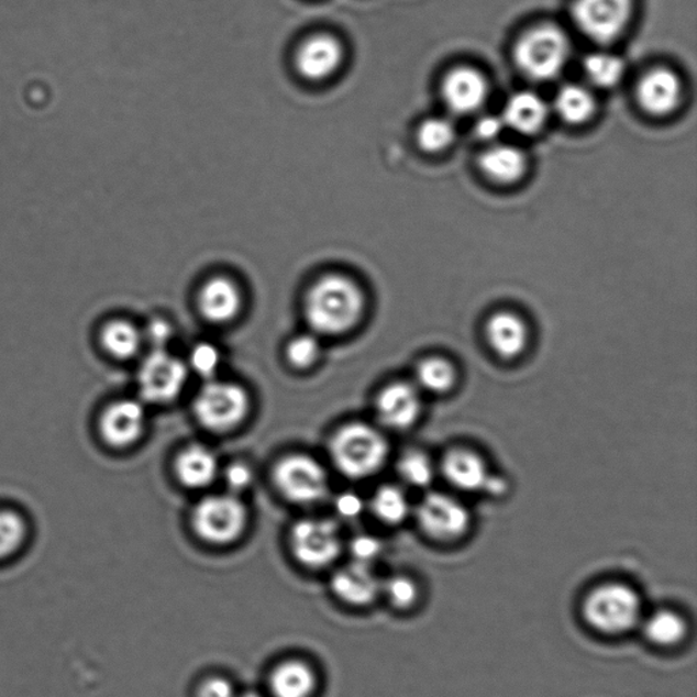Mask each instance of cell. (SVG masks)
I'll use <instances>...</instances> for the list:
<instances>
[{"label": "cell", "instance_id": "obj_23", "mask_svg": "<svg viewBox=\"0 0 697 697\" xmlns=\"http://www.w3.org/2000/svg\"><path fill=\"white\" fill-rule=\"evenodd\" d=\"M219 462L215 455L203 445L193 444L182 451L176 461L177 478L191 489L208 487L217 476Z\"/></svg>", "mask_w": 697, "mask_h": 697}, {"label": "cell", "instance_id": "obj_43", "mask_svg": "<svg viewBox=\"0 0 697 697\" xmlns=\"http://www.w3.org/2000/svg\"><path fill=\"white\" fill-rule=\"evenodd\" d=\"M240 697H262V696L258 695V694H255V693H247V694H244L243 696H240Z\"/></svg>", "mask_w": 697, "mask_h": 697}, {"label": "cell", "instance_id": "obj_38", "mask_svg": "<svg viewBox=\"0 0 697 697\" xmlns=\"http://www.w3.org/2000/svg\"><path fill=\"white\" fill-rule=\"evenodd\" d=\"M225 482L233 493H243L254 482V473L245 464H233L226 468Z\"/></svg>", "mask_w": 697, "mask_h": 697}, {"label": "cell", "instance_id": "obj_22", "mask_svg": "<svg viewBox=\"0 0 697 697\" xmlns=\"http://www.w3.org/2000/svg\"><path fill=\"white\" fill-rule=\"evenodd\" d=\"M316 688V673L306 662L290 660L274 667L270 676L274 697H311Z\"/></svg>", "mask_w": 697, "mask_h": 697}, {"label": "cell", "instance_id": "obj_25", "mask_svg": "<svg viewBox=\"0 0 697 697\" xmlns=\"http://www.w3.org/2000/svg\"><path fill=\"white\" fill-rule=\"evenodd\" d=\"M416 386L431 396H444L458 383V370L453 362L442 356L421 359L416 369Z\"/></svg>", "mask_w": 697, "mask_h": 697}, {"label": "cell", "instance_id": "obj_34", "mask_svg": "<svg viewBox=\"0 0 697 697\" xmlns=\"http://www.w3.org/2000/svg\"><path fill=\"white\" fill-rule=\"evenodd\" d=\"M381 594H385L394 607L407 609L416 602L419 590H417L413 580L405 578V576H394V578L381 583Z\"/></svg>", "mask_w": 697, "mask_h": 697}, {"label": "cell", "instance_id": "obj_28", "mask_svg": "<svg viewBox=\"0 0 697 697\" xmlns=\"http://www.w3.org/2000/svg\"><path fill=\"white\" fill-rule=\"evenodd\" d=\"M399 476L410 487L430 488L436 477V466L424 451L410 450L399 458L397 464Z\"/></svg>", "mask_w": 697, "mask_h": 697}, {"label": "cell", "instance_id": "obj_24", "mask_svg": "<svg viewBox=\"0 0 697 697\" xmlns=\"http://www.w3.org/2000/svg\"><path fill=\"white\" fill-rule=\"evenodd\" d=\"M483 173L495 181L513 182L524 175L528 158L521 148L511 145L490 146L479 159Z\"/></svg>", "mask_w": 697, "mask_h": 697}, {"label": "cell", "instance_id": "obj_7", "mask_svg": "<svg viewBox=\"0 0 697 697\" xmlns=\"http://www.w3.org/2000/svg\"><path fill=\"white\" fill-rule=\"evenodd\" d=\"M274 482L285 499L296 505H316L329 494V476L308 455H290L274 468Z\"/></svg>", "mask_w": 697, "mask_h": 697}, {"label": "cell", "instance_id": "obj_26", "mask_svg": "<svg viewBox=\"0 0 697 697\" xmlns=\"http://www.w3.org/2000/svg\"><path fill=\"white\" fill-rule=\"evenodd\" d=\"M101 345L112 357L128 359L139 353L142 334L128 320H111L101 330Z\"/></svg>", "mask_w": 697, "mask_h": 697}, {"label": "cell", "instance_id": "obj_13", "mask_svg": "<svg viewBox=\"0 0 697 697\" xmlns=\"http://www.w3.org/2000/svg\"><path fill=\"white\" fill-rule=\"evenodd\" d=\"M421 411V391L407 381H396L383 388L376 399V414L383 425L394 431L409 430L419 421Z\"/></svg>", "mask_w": 697, "mask_h": 697}, {"label": "cell", "instance_id": "obj_27", "mask_svg": "<svg viewBox=\"0 0 697 697\" xmlns=\"http://www.w3.org/2000/svg\"><path fill=\"white\" fill-rule=\"evenodd\" d=\"M557 115L569 124L587 122L596 111V101L587 89L579 85H565L554 99Z\"/></svg>", "mask_w": 697, "mask_h": 697}, {"label": "cell", "instance_id": "obj_20", "mask_svg": "<svg viewBox=\"0 0 697 697\" xmlns=\"http://www.w3.org/2000/svg\"><path fill=\"white\" fill-rule=\"evenodd\" d=\"M242 307V296L231 279L213 278L204 285L199 295L202 316L213 323H228L237 317Z\"/></svg>", "mask_w": 697, "mask_h": 697}, {"label": "cell", "instance_id": "obj_3", "mask_svg": "<svg viewBox=\"0 0 697 697\" xmlns=\"http://www.w3.org/2000/svg\"><path fill=\"white\" fill-rule=\"evenodd\" d=\"M569 58V44L556 26L542 25L525 33L516 47V62L533 81H551L562 74Z\"/></svg>", "mask_w": 697, "mask_h": 697}, {"label": "cell", "instance_id": "obj_14", "mask_svg": "<svg viewBox=\"0 0 697 697\" xmlns=\"http://www.w3.org/2000/svg\"><path fill=\"white\" fill-rule=\"evenodd\" d=\"M145 409L140 402L124 399L113 402L100 417V433L111 447L124 449L134 444L144 433Z\"/></svg>", "mask_w": 697, "mask_h": 697}, {"label": "cell", "instance_id": "obj_21", "mask_svg": "<svg viewBox=\"0 0 697 697\" xmlns=\"http://www.w3.org/2000/svg\"><path fill=\"white\" fill-rule=\"evenodd\" d=\"M501 119L518 133L535 134L546 122L547 106L534 91H519L508 100Z\"/></svg>", "mask_w": 697, "mask_h": 697}, {"label": "cell", "instance_id": "obj_5", "mask_svg": "<svg viewBox=\"0 0 697 697\" xmlns=\"http://www.w3.org/2000/svg\"><path fill=\"white\" fill-rule=\"evenodd\" d=\"M588 624L605 633H621L637 626L640 617L638 594L624 585H604L586 598L583 607Z\"/></svg>", "mask_w": 697, "mask_h": 697}, {"label": "cell", "instance_id": "obj_10", "mask_svg": "<svg viewBox=\"0 0 697 697\" xmlns=\"http://www.w3.org/2000/svg\"><path fill=\"white\" fill-rule=\"evenodd\" d=\"M632 10V0H575L573 16L585 36L607 44L626 31Z\"/></svg>", "mask_w": 697, "mask_h": 697}, {"label": "cell", "instance_id": "obj_30", "mask_svg": "<svg viewBox=\"0 0 697 697\" xmlns=\"http://www.w3.org/2000/svg\"><path fill=\"white\" fill-rule=\"evenodd\" d=\"M645 637L659 645H673L685 635V622L676 613L668 610L656 611L644 626Z\"/></svg>", "mask_w": 697, "mask_h": 697}, {"label": "cell", "instance_id": "obj_41", "mask_svg": "<svg viewBox=\"0 0 697 697\" xmlns=\"http://www.w3.org/2000/svg\"><path fill=\"white\" fill-rule=\"evenodd\" d=\"M335 510L346 519L357 518L364 511V501L358 495L346 493L336 499Z\"/></svg>", "mask_w": 697, "mask_h": 697}, {"label": "cell", "instance_id": "obj_36", "mask_svg": "<svg viewBox=\"0 0 697 697\" xmlns=\"http://www.w3.org/2000/svg\"><path fill=\"white\" fill-rule=\"evenodd\" d=\"M221 364L219 348L211 344H199L192 348L190 365L203 379H213Z\"/></svg>", "mask_w": 697, "mask_h": 697}, {"label": "cell", "instance_id": "obj_1", "mask_svg": "<svg viewBox=\"0 0 697 697\" xmlns=\"http://www.w3.org/2000/svg\"><path fill=\"white\" fill-rule=\"evenodd\" d=\"M364 295L351 278L325 276L313 285L306 301V318L313 331L324 335H341L362 319Z\"/></svg>", "mask_w": 697, "mask_h": 697}, {"label": "cell", "instance_id": "obj_4", "mask_svg": "<svg viewBox=\"0 0 697 697\" xmlns=\"http://www.w3.org/2000/svg\"><path fill=\"white\" fill-rule=\"evenodd\" d=\"M250 411V398L242 386L211 380L199 391L193 402L199 424L206 430L222 433L233 430Z\"/></svg>", "mask_w": 697, "mask_h": 697}, {"label": "cell", "instance_id": "obj_32", "mask_svg": "<svg viewBox=\"0 0 697 697\" xmlns=\"http://www.w3.org/2000/svg\"><path fill=\"white\" fill-rule=\"evenodd\" d=\"M455 136V125L450 119L432 118L420 125L417 140L424 151L436 153L453 144Z\"/></svg>", "mask_w": 697, "mask_h": 697}, {"label": "cell", "instance_id": "obj_37", "mask_svg": "<svg viewBox=\"0 0 697 697\" xmlns=\"http://www.w3.org/2000/svg\"><path fill=\"white\" fill-rule=\"evenodd\" d=\"M352 556L354 562L373 565L383 552L380 540L373 535H358L352 541Z\"/></svg>", "mask_w": 697, "mask_h": 697}, {"label": "cell", "instance_id": "obj_39", "mask_svg": "<svg viewBox=\"0 0 697 697\" xmlns=\"http://www.w3.org/2000/svg\"><path fill=\"white\" fill-rule=\"evenodd\" d=\"M146 335L153 345H156L157 348H164L173 339L174 329L167 320L154 319L147 325Z\"/></svg>", "mask_w": 697, "mask_h": 697}, {"label": "cell", "instance_id": "obj_12", "mask_svg": "<svg viewBox=\"0 0 697 697\" xmlns=\"http://www.w3.org/2000/svg\"><path fill=\"white\" fill-rule=\"evenodd\" d=\"M439 471L451 488L464 494L488 493L494 478L483 456L466 447L449 450Z\"/></svg>", "mask_w": 697, "mask_h": 697}, {"label": "cell", "instance_id": "obj_19", "mask_svg": "<svg viewBox=\"0 0 697 697\" xmlns=\"http://www.w3.org/2000/svg\"><path fill=\"white\" fill-rule=\"evenodd\" d=\"M341 62V44L328 34H318L307 40L296 55V66L301 76L312 81L333 76Z\"/></svg>", "mask_w": 697, "mask_h": 697}, {"label": "cell", "instance_id": "obj_15", "mask_svg": "<svg viewBox=\"0 0 697 697\" xmlns=\"http://www.w3.org/2000/svg\"><path fill=\"white\" fill-rule=\"evenodd\" d=\"M485 340L497 357L516 359L529 346L530 329L525 320L512 311H497L485 323Z\"/></svg>", "mask_w": 697, "mask_h": 697}, {"label": "cell", "instance_id": "obj_6", "mask_svg": "<svg viewBox=\"0 0 697 697\" xmlns=\"http://www.w3.org/2000/svg\"><path fill=\"white\" fill-rule=\"evenodd\" d=\"M247 521V508L232 495L206 497L192 516L199 539L214 545L232 544L243 534Z\"/></svg>", "mask_w": 697, "mask_h": 697}, {"label": "cell", "instance_id": "obj_40", "mask_svg": "<svg viewBox=\"0 0 697 697\" xmlns=\"http://www.w3.org/2000/svg\"><path fill=\"white\" fill-rule=\"evenodd\" d=\"M198 697H236V694L228 679L211 677L199 687Z\"/></svg>", "mask_w": 697, "mask_h": 697}, {"label": "cell", "instance_id": "obj_18", "mask_svg": "<svg viewBox=\"0 0 697 697\" xmlns=\"http://www.w3.org/2000/svg\"><path fill=\"white\" fill-rule=\"evenodd\" d=\"M679 99H682V82L676 74L666 68H656L639 84V104L651 115H667L676 110Z\"/></svg>", "mask_w": 697, "mask_h": 697}, {"label": "cell", "instance_id": "obj_9", "mask_svg": "<svg viewBox=\"0 0 697 697\" xmlns=\"http://www.w3.org/2000/svg\"><path fill=\"white\" fill-rule=\"evenodd\" d=\"M290 547L297 562L306 567H328L342 550L339 525L329 519H305L291 529Z\"/></svg>", "mask_w": 697, "mask_h": 697}, {"label": "cell", "instance_id": "obj_16", "mask_svg": "<svg viewBox=\"0 0 697 697\" xmlns=\"http://www.w3.org/2000/svg\"><path fill=\"white\" fill-rule=\"evenodd\" d=\"M381 583L370 565L353 562L336 571L331 578V590L342 602L367 607L381 596Z\"/></svg>", "mask_w": 697, "mask_h": 697}, {"label": "cell", "instance_id": "obj_17", "mask_svg": "<svg viewBox=\"0 0 697 697\" xmlns=\"http://www.w3.org/2000/svg\"><path fill=\"white\" fill-rule=\"evenodd\" d=\"M445 106L456 115H471L482 110L488 97V84L473 68H456L443 82Z\"/></svg>", "mask_w": 697, "mask_h": 697}, {"label": "cell", "instance_id": "obj_8", "mask_svg": "<svg viewBox=\"0 0 697 697\" xmlns=\"http://www.w3.org/2000/svg\"><path fill=\"white\" fill-rule=\"evenodd\" d=\"M416 519L422 533L438 542L461 540L472 523L464 502L444 493H428L422 497L416 508Z\"/></svg>", "mask_w": 697, "mask_h": 697}, {"label": "cell", "instance_id": "obj_29", "mask_svg": "<svg viewBox=\"0 0 697 697\" xmlns=\"http://www.w3.org/2000/svg\"><path fill=\"white\" fill-rule=\"evenodd\" d=\"M373 510L383 523L399 524L408 518L410 505L402 489L394 485H385L374 495Z\"/></svg>", "mask_w": 697, "mask_h": 697}, {"label": "cell", "instance_id": "obj_35", "mask_svg": "<svg viewBox=\"0 0 697 697\" xmlns=\"http://www.w3.org/2000/svg\"><path fill=\"white\" fill-rule=\"evenodd\" d=\"M320 354L319 341L312 335H300L289 342L287 357L296 368H308L318 362Z\"/></svg>", "mask_w": 697, "mask_h": 697}, {"label": "cell", "instance_id": "obj_31", "mask_svg": "<svg viewBox=\"0 0 697 697\" xmlns=\"http://www.w3.org/2000/svg\"><path fill=\"white\" fill-rule=\"evenodd\" d=\"M588 81L599 88H611L624 76V63L615 55L597 53L588 55L583 63Z\"/></svg>", "mask_w": 697, "mask_h": 697}, {"label": "cell", "instance_id": "obj_2", "mask_svg": "<svg viewBox=\"0 0 697 697\" xmlns=\"http://www.w3.org/2000/svg\"><path fill=\"white\" fill-rule=\"evenodd\" d=\"M331 458L347 478L373 477L386 464L388 444L375 428L363 422L345 425L330 444Z\"/></svg>", "mask_w": 697, "mask_h": 697}, {"label": "cell", "instance_id": "obj_33", "mask_svg": "<svg viewBox=\"0 0 697 697\" xmlns=\"http://www.w3.org/2000/svg\"><path fill=\"white\" fill-rule=\"evenodd\" d=\"M25 534L26 524L19 513L0 510V558L19 550Z\"/></svg>", "mask_w": 697, "mask_h": 697}, {"label": "cell", "instance_id": "obj_42", "mask_svg": "<svg viewBox=\"0 0 697 697\" xmlns=\"http://www.w3.org/2000/svg\"><path fill=\"white\" fill-rule=\"evenodd\" d=\"M505 128L506 124L502 122L501 117L485 115L476 124V134L479 140L493 141L500 135Z\"/></svg>", "mask_w": 697, "mask_h": 697}, {"label": "cell", "instance_id": "obj_11", "mask_svg": "<svg viewBox=\"0 0 697 697\" xmlns=\"http://www.w3.org/2000/svg\"><path fill=\"white\" fill-rule=\"evenodd\" d=\"M187 375V367L180 358L165 348H156L148 354L140 369L141 397L154 405L173 402L185 388Z\"/></svg>", "mask_w": 697, "mask_h": 697}]
</instances>
